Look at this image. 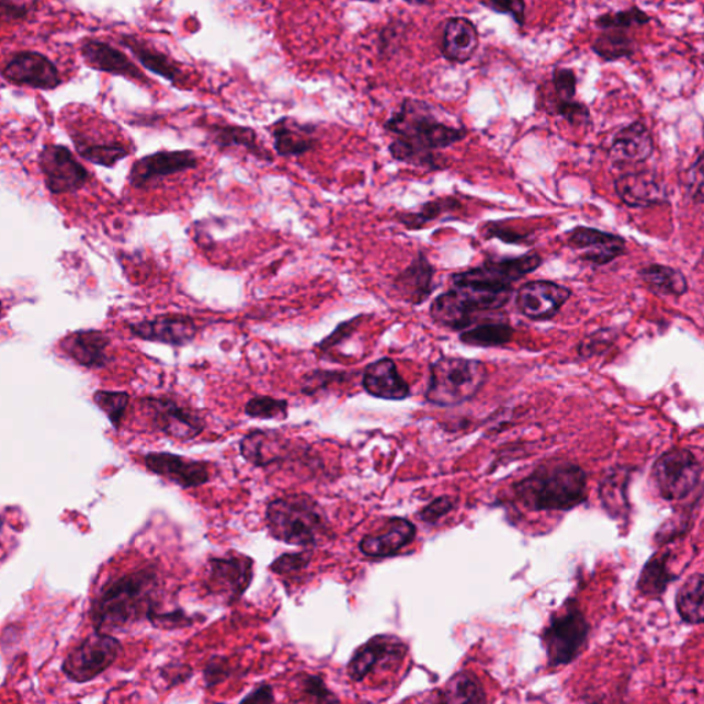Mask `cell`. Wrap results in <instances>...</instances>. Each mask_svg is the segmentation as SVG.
<instances>
[{
	"instance_id": "30bf717a",
	"label": "cell",
	"mask_w": 704,
	"mask_h": 704,
	"mask_svg": "<svg viewBox=\"0 0 704 704\" xmlns=\"http://www.w3.org/2000/svg\"><path fill=\"white\" fill-rule=\"evenodd\" d=\"M121 652L122 644L117 638L110 633L95 632L67 655L64 674L70 681L86 684L110 669Z\"/></svg>"
},
{
	"instance_id": "d4e9b609",
	"label": "cell",
	"mask_w": 704,
	"mask_h": 704,
	"mask_svg": "<svg viewBox=\"0 0 704 704\" xmlns=\"http://www.w3.org/2000/svg\"><path fill=\"white\" fill-rule=\"evenodd\" d=\"M479 48V31L473 20L451 18L443 25L441 52L451 64H467Z\"/></svg>"
},
{
	"instance_id": "7a4b0ae2",
	"label": "cell",
	"mask_w": 704,
	"mask_h": 704,
	"mask_svg": "<svg viewBox=\"0 0 704 704\" xmlns=\"http://www.w3.org/2000/svg\"><path fill=\"white\" fill-rule=\"evenodd\" d=\"M160 579L154 568L128 572L106 583L93 601L90 615L96 632L122 631L157 610Z\"/></svg>"
},
{
	"instance_id": "7c38bea8",
	"label": "cell",
	"mask_w": 704,
	"mask_h": 704,
	"mask_svg": "<svg viewBox=\"0 0 704 704\" xmlns=\"http://www.w3.org/2000/svg\"><path fill=\"white\" fill-rule=\"evenodd\" d=\"M198 164V157L193 150L156 151L134 162L128 183L137 191H148L168 177L196 170Z\"/></svg>"
},
{
	"instance_id": "d6986e66",
	"label": "cell",
	"mask_w": 704,
	"mask_h": 704,
	"mask_svg": "<svg viewBox=\"0 0 704 704\" xmlns=\"http://www.w3.org/2000/svg\"><path fill=\"white\" fill-rule=\"evenodd\" d=\"M406 651L408 648L397 637H373L351 658L347 666V673L352 681L361 682L373 671L389 669L399 663L405 658Z\"/></svg>"
},
{
	"instance_id": "484cf974",
	"label": "cell",
	"mask_w": 704,
	"mask_h": 704,
	"mask_svg": "<svg viewBox=\"0 0 704 704\" xmlns=\"http://www.w3.org/2000/svg\"><path fill=\"white\" fill-rule=\"evenodd\" d=\"M81 56L91 68L101 72L124 76V78L146 81V76L126 54L107 43L87 39L80 46Z\"/></svg>"
},
{
	"instance_id": "3957f363",
	"label": "cell",
	"mask_w": 704,
	"mask_h": 704,
	"mask_svg": "<svg viewBox=\"0 0 704 704\" xmlns=\"http://www.w3.org/2000/svg\"><path fill=\"white\" fill-rule=\"evenodd\" d=\"M520 506L529 511H570L588 497V476L570 462H548L514 486Z\"/></svg>"
},
{
	"instance_id": "f35d334b",
	"label": "cell",
	"mask_w": 704,
	"mask_h": 704,
	"mask_svg": "<svg viewBox=\"0 0 704 704\" xmlns=\"http://www.w3.org/2000/svg\"><path fill=\"white\" fill-rule=\"evenodd\" d=\"M669 552L654 556L646 567L643 568L641 577L638 579V589L649 599L660 598L666 588L675 577L669 570Z\"/></svg>"
},
{
	"instance_id": "83f0119b",
	"label": "cell",
	"mask_w": 704,
	"mask_h": 704,
	"mask_svg": "<svg viewBox=\"0 0 704 704\" xmlns=\"http://www.w3.org/2000/svg\"><path fill=\"white\" fill-rule=\"evenodd\" d=\"M274 150L281 157H299L318 148L316 128L295 118H281L272 128Z\"/></svg>"
},
{
	"instance_id": "11a10c76",
	"label": "cell",
	"mask_w": 704,
	"mask_h": 704,
	"mask_svg": "<svg viewBox=\"0 0 704 704\" xmlns=\"http://www.w3.org/2000/svg\"><path fill=\"white\" fill-rule=\"evenodd\" d=\"M310 552H300V554L284 555L279 557L272 565V570L275 574H292L305 570L310 565Z\"/></svg>"
},
{
	"instance_id": "bcb514c9",
	"label": "cell",
	"mask_w": 704,
	"mask_h": 704,
	"mask_svg": "<svg viewBox=\"0 0 704 704\" xmlns=\"http://www.w3.org/2000/svg\"><path fill=\"white\" fill-rule=\"evenodd\" d=\"M616 336H618V332H616L614 328L595 330V332L588 334L587 338L582 339L581 343L578 344V355L583 360H590L593 359V356L605 354V352L614 345Z\"/></svg>"
},
{
	"instance_id": "ba28073f",
	"label": "cell",
	"mask_w": 704,
	"mask_h": 704,
	"mask_svg": "<svg viewBox=\"0 0 704 704\" xmlns=\"http://www.w3.org/2000/svg\"><path fill=\"white\" fill-rule=\"evenodd\" d=\"M590 626L576 601L550 616L543 633V646L552 668L574 662L587 647Z\"/></svg>"
},
{
	"instance_id": "5bb4252c",
	"label": "cell",
	"mask_w": 704,
	"mask_h": 704,
	"mask_svg": "<svg viewBox=\"0 0 704 704\" xmlns=\"http://www.w3.org/2000/svg\"><path fill=\"white\" fill-rule=\"evenodd\" d=\"M0 75L10 84L41 90L57 89L64 81L53 59L32 50L13 53L4 61Z\"/></svg>"
},
{
	"instance_id": "c3c4849f",
	"label": "cell",
	"mask_w": 704,
	"mask_h": 704,
	"mask_svg": "<svg viewBox=\"0 0 704 704\" xmlns=\"http://www.w3.org/2000/svg\"><path fill=\"white\" fill-rule=\"evenodd\" d=\"M94 400L100 409L110 417L113 427H121L129 405V395L127 393L99 391L95 393Z\"/></svg>"
},
{
	"instance_id": "52a82bcc",
	"label": "cell",
	"mask_w": 704,
	"mask_h": 704,
	"mask_svg": "<svg viewBox=\"0 0 704 704\" xmlns=\"http://www.w3.org/2000/svg\"><path fill=\"white\" fill-rule=\"evenodd\" d=\"M543 264L538 253L514 258L487 259L478 268L454 273L452 286H464L486 294H512L514 283L527 277Z\"/></svg>"
},
{
	"instance_id": "4316f807",
	"label": "cell",
	"mask_w": 704,
	"mask_h": 704,
	"mask_svg": "<svg viewBox=\"0 0 704 704\" xmlns=\"http://www.w3.org/2000/svg\"><path fill=\"white\" fill-rule=\"evenodd\" d=\"M416 538V525L408 519H389L386 530L382 533L366 535L361 541L362 554L370 557H389L397 555L405 546L413 543Z\"/></svg>"
},
{
	"instance_id": "ab89813d",
	"label": "cell",
	"mask_w": 704,
	"mask_h": 704,
	"mask_svg": "<svg viewBox=\"0 0 704 704\" xmlns=\"http://www.w3.org/2000/svg\"><path fill=\"white\" fill-rule=\"evenodd\" d=\"M458 208V203L454 198H438L421 205L420 209L413 213H400L395 215V219L408 230H421L443 215L452 214Z\"/></svg>"
},
{
	"instance_id": "f907efd6",
	"label": "cell",
	"mask_w": 704,
	"mask_h": 704,
	"mask_svg": "<svg viewBox=\"0 0 704 704\" xmlns=\"http://www.w3.org/2000/svg\"><path fill=\"white\" fill-rule=\"evenodd\" d=\"M365 318V314H361V316L351 318L349 321L339 323L332 333L328 334L327 338L316 344V349L321 351L322 354H328V352L334 350L336 347L343 344L344 341L351 339V336L359 330Z\"/></svg>"
},
{
	"instance_id": "be15d7a7",
	"label": "cell",
	"mask_w": 704,
	"mask_h": 704,
	"mask_svg": "<svg viewBox=\"0 0 704 704\" xmlns=\"http://www.w3.org/2000/svg\"><path fill=\"white\" fill-rule=\"evenodd\" d=\"M365 2H373V0H365Z\"/></svg>"
},
{
	"instance_id": "5b68a950",
	"label": "cell",
	"mask_w": 704,
	"mask_h": 704,
	"mask_svg": "<svg viewBox=\"0 0 704 704\" xmlns=\"http://www.w3.org/2000/svg\"><path fill=\"white\" fill-rule=\"evenodd\" d=\"M487 377L489 371L481 361L442 356L430 365L425 399L442 408L468 402L485 386Z\"/></svg>"
},
{
	"instance_id": "680465c9",
	"label": "cell",
	"mask_w": 704,
	"mask_h": 704,
	"mask_svg": "<svg viewBox=\"0 0 704 704\" xmlns=\"http://www.w3.org/2000/svg\"><path fill=\"white\" fill-rule=\"evenodd\" d=\"M231 674V669L229 668V665H227L225 659L220 658H215L211 660V662L207 665V669L204 671L205 675V685L214 686L215 684H219V682L224 681Z\"/></svg>"
},
{
	"instance_id": "f5cc1de1",
	"label": "cell",
	"mask_w": 704,
	"mask_h": 704,
	"mask_svg": "<svg viewBox=\"0 0 704 704\" xmlns=\"http://www.w3.org/2000/svg\"><path fill=\"white\" fill-rule=\"evenodd\" d=\"M703 151L699 150L695 162L688 170L685 177V189L692 202L702 205L703 204Z\"/></svg>"
},
{
	"instance_id": "f546056e",
	"label": "cell",
	"mask_w": 704,
	"mask_h": 704,
	"mask_svg": "<svg viewBox=\"0 0 704 704\" xmlns=\"http://www.w3.org/2000/svg\"><path fill=\"white\" fill-rule=\"evenodd\" d=\"M289 453L288 441L274 431H253L241 441V454L257 467H269Z\"/></svg>"
},
{
	"instance_id": "e0dca14e",
	"label": "cell",
	"mask_w": 704,
	"mask_h": 704,
	"mask_svg": "<svg viewBox=\"0 0 704 704\" xmlns=\"http://www.w3.org/2000/svg\"><path fill=\"white\" fill-rule=\"evenodd\" d=\"M571 295L570 288L554 281H532L520 286L516 307L523 317L532 321H549L559 314Z\"/></svg>"
},
{
	"instance_id": "6125c7cd",
	"label": "cell",
	"mask_w": 704,
	"mask_h": 704,
	"mask_svg": "<svg viewBox=\"0 0 704 704\" xmlns=\"http://www.w3.org/2000/svg\"><path fill=\"white\" fill-rule=\"evenodd\" d=\"M0 529H2V519H0Z\"/></svg>"
},
{
	"instance_id": "4fadbf2b",
	"label": "cell",
	"mask_w": 704,
	"mask_h": 704,
	"mask_svg": "<svg viewBox=\"0 0 704 704\" xmlns=\"http://www.w3.org/2000/svg\"><path fill=\"white\" fill-rule=\"evenodd\" d=\"M253 561L243 556L220 557L209 560L205 570L204 588L207 593L235 603L251 584Z\"/></svg>"
},
{
	"instance_id": "ac0fdd59",
	"label": "cell",
	"mask_w": 704,
	"mask_h": 704,
	"mask_svg": "<svg viewBox=\"0 0 704 704\" xmlns=\"http://www.w3.org/2000/svg\"><path fill=\"white\" fill-rule=\"evenodd\" d=\"M567 242L572 249L581 251L579 259L592 266H605L626 253V240L612 232L577 226L567 232Z\"/></svg>"
},
{
	"instance_id": "2e32d148",
	"label": "cell",
	"mask_w": 704,
	"mask_h": 704,
	"mask_svg": "<svg viewBox=\"0 0 704 704\" xmlns=\"http://www.w3.org/2000/svg\"><path fill=\"white\" fill-rule=\"evenodd\" d=\"M127 328L134 338L175 349L192 344L202 330L196 319L186 314H161L151 319L128 323Z\"/></svg>"
},
{
	"instance_id": "6f0895ef",
	"label": "cell",
	"mask_w": 704,
	"mask_h": 704,
	"mask_svg": "<svg viewBox=\"0 0 704 704\" xmlns=\"http://www.w3.org/2000/svg\"><path fill=\"white\" fill-rule=\"evenodd\" d=\"M487 238H500L503 242L508 243H522L524 240H527V236L520 235V232H514L512 227L502 226L501 222H491L485 227Z\"/></svg>"
},
{
	"instance_id": "8fae6325",
	"label": "cell",
	"mask_w": 704,
	"mask_h": 704,
	"mask_svg": "<svg viewBox=\"0 0 704 704\" xmlns=\"http://www.w3.org/2000/svg\"><path fill=\"white\" fill-rule=\"evenodd\" d=\"M143 408L156 431L178 441H192L204 431L203 417L171 398H145Z\"/></svg>"
},
{
	"instance_id": "4dcf8cb0",
	"label": "cell",
	"mask_w": 704,
	"mask_h": 704,
	"mask_svg": "<svg viewBox=\"0 0 704 704\" xmlns=\"http://www.w3.org/2000/svg\"><path fill=\"white\" fill-rule=\"evenodd\" d=\"M110 347L111 339L105 334L80 332L69 338L64 349L78 364L90 370H102L111 364Z\"/></svg>"
},
{
	"instance_id": "9a60e30c",
	"label": "cell",
	"mask_w": 704,
	"mask_h": 704,
	"mask_svg": "<svg viewBox=\"0 0 704 704\" xmlns=\"http://www.w3.org/2000/svg\"><path fill=\"white\" fill-rule=\"evenodd\" d=\"M39 162L46 186L53 194H73L89 186V171L64 146H46Z\"/></svg>"
},
{
	"instance_id": "277c9868",
	"label": "cell",
	"mask_w": 704,
	"mask_h": 704,
	"mask_svg": "<svg viewBox=\"0 0 704 704\" xmlns=\"http://www.w3.org/2000/svg\"><path fill=\"white\" fill-rule=\"evenodd\" d=\"M266 522L275 540L294 546H317L328 538L327 516L311 497L286 496L269 503Z\"/></svg>"
},
{
	"instance_id": "94428289",
	"label": "cell",
	"mask_w": 704,
	"mask_h": 704,
	"mask_svg": "<svg viewBox=\"0 0 704 704\" xmlns=\"http://www.w3.org/2000/svg\"><path fill=\"white\" fill-rule=\"evenodd\" d=\"M404 2L413 4V7H425V4H430L433 0H404Z\"/></svg>"
},
{
	"instance_id": "60d3db41",
	"label": "cell",
	"mask_w": 704,
	"mask_h": 704,
	"mask_svg": "<svg viewBox=\"0 0 704 704\" xmlns=\"http://www.w3.org/2000/svg\"><path fill=\"white\" fill-rule=\"evenodd\" d=\"M485 690L478 677L469 671H462L447 682L442 702L446 703H484Z\"/></svg>"
},
{
	"instance_id": "d6a6232c",
	"label": "cell",
	"mask_w": 704,
	"mask_h": 704,
	"mask_svg": "<svg viewBox=\"0 0 704 704\" xmlns=\"http://www.w3.org/2000/svg\"><path fill=\"white\" fill-rule=\"evenodd\" d=\"M638 277L649 291L660 296L681 297L690 289L684 273L663 264L655 263L643 268Z\"/></svg>"
},
{
	"instance_id": "f1b7e54d",
	"label": "cell",
	"mask_w": 704,
	"mask_h": 704,
	"mask_svg": "<svg viewBox=\"0 0 704 704\" xmlns=\"http://www.w3.org/2000/svg\"><path fill=\"white\" fill-rule=\"evenodd\" d=\"M70 135L79 154L96 164L112 167L129 155L126 145L104 137L94 127H73Z\"/></svg>"
},
{
	"instance_id": "9f6ffc18",
	"label": "cell",
	"mask_w": 704,
	"mask_h": 704,
	"mask_svg": "<svg viewBox=\"0 0 704 704\" xmlns=\"http://www.w3.org/2000/svg\"><path fill=\"white\" fill-rule=\"evenodd\" d=\"M303 692L311 696L316 702H339L338 697L333 695L325 685L322 679L317 675H305L303 679Z\"/></svg>"
},
{
	"instance_id": "db71d44e",
	"label": "cell",
	"mask_w": 704,
	"mask_h": 704,
	"mask_svg": "<svg viewBox=\"0 0 704 704\" xmlns=\"http://www.w3.org/2000/svg\"><path fill=\"white\" fill-rule=\"evenodd\" d=\"M454 508H456V500L451 496H443L436 498V500L431 502L430 506L422 509L419 516L422 522L435 524L439 520L451 513Z\"/></svg>"
},
{
	"instance_id": "b9f144b4",
	"label": "cell",
	"mask_w": 704,
	"mask_h": 704,
	"mask_svg": "<svg viewBox=\"0 0 704 704\" xmlns=\"http://www.w3.org/2000/svg\"><path fill=\"white\" fill-rule=\"evenodd\" d=\"M652 19L638 7L621 10L616 13H605L594 20L595 29L606 30H629L632 26H643L651 23Z\"/></svg>"
},
{
	"instance_id": "603a6c76",
	"label": "cell",
	"mask_w": 704,
	"mask_h": 704,
	"mask_svg": "<svg viewBox=\"0 0 704 704\" xmlns=\"http://www.w3.org/2000/svg\"><path fill=\"white\" fill-rule=\"evenodd\" d=\"M655 143L646 123L636 121L615 134L610 146V159L615 166L641 164L651 159Z\"/></svg>"
},
{
	"instance_id": "1f68e13d",
	"label": "cell",
	"mask_w": 704,
	"mask_h": 704,
	"mask_svg": "<svg viewBox=\"0 0 704 704\" xmlns=\"http://www.w3.org/2000/svg\"><path fill=\"white\" fill-rule=\"evenodd\" d=\"M207 134L209 143L219 150L242 148L260 161H273V155L259 144L258 135L252 128L214 124L207 127Z\"/></svg>"
},
{
	"instance_id": "e575fe53",
	"label": "cell",
	"mask_w": 704,
	"mask_h": 704,
	"mask_svg": "<svg viewBox=\"0 0 704 704\" xmlns=\"http://www.w3.org/2000/svg\"><path fill=\"white\" fill-rule=\"evenodd\" d=\"M592 52L605 63L621 61L632 58L637 52L636 43L627 34V30H606L595 36Z\"/></svg>"
},
{
	"instance_id": "ee69618b",
	"label": "cell",
	"mask_w": 704,
	"mask_h": 704,
	"mask_svg": "<svg viewBox=\"0 0 704 704\" xmlns=\"http://www.w3.org/2000/svg\"><path fill=\"white\" fill-rule=\"evenodd\" d=\"M544 107L550 115L561 117L574 127H584L592 122L589 107L577 100L566 102L549 99L545 100Z\"/></svg>"
},
{
	"instance_id": "7dc6e473",
	"label": "cell",
	"mask_w": 704,
	"mask_h": 704,
	"mask_svg": "<svg viewBox=\"0 0 704 704\" xmlns=\"http://www.w3.org/2000/svg\"><path fill=\"white\" fill-rule=\"evenodd\" d=\"M39 0H0V23L23 24L34 19Z\"/></svg>"
},
{
	"instance_id": "7bdbcfd3",
	"label": "cell",
	"mask_w": 704,
	"mask_h": 704,
	"mask_svg": "<svg viewBox=\"0 0 704 704\" xmlns=\"http://www.w3.org/2000/svg\"><path fill=\"white\" fill-rule=\"evenodd\" d=\"M288 409V400L260 395L248 400L246 415L260 420H285Z\"/></svg>"
},
{
	"instance_id": "ffe728a7",
	"label": "cell",
	"mask_w": 704,
	"mask_h": 704,
	"mask_svg": "<svg viewBox=\"0 0 704 704\" xmlns=\"http://www.w3.org/2000/svg\"><path fill=\"white\" fill-rule=\"evenodd\" d=\"M146 468L171 484L192 489L211 480L208 464L170 453H150L145 456Z\"/></svg>"
},
{
	"instance_id": "cb8c5ba5",
	"label": "cell",
	"mask_w": 704,
	"mask_h": 704,
	"mask_svg": "<svg viewBox=\"0 0 704 704\" xmlns=\"http://www.w3.org/2000/svg\"><path fill=\"white\" fill-rule=\"evenodd\" d=\"M362 388L372 397L384 400H405L411 395L410 386L388 356L372 362L362 373Z\"/></svg>"
},
{
	"instance_id": "8d00e7d4",
	"label": "cell",
	"mask_w": 704,
	"mask_h": 704,
	"mask_svg": "<svg viewBox=\"0 0 704 704\" xmlns=\"http://www.w3.org/2000/svg\"><path fill=\"white\" fill-rule=\"evenodd\" d=\"M627 469L614 468L601 481L600 497L604 508L612 516H625L629 502H627V485H629Z\"/></svg>"
},
{
	"instance_id": "7402d4cb",
	"label": "cell",
	"mask_w": 704,
	"mask_h": 704,
	"mask_svg": "<svg viewBox=\"0 0 704 704\" xmlns=\"http://www.w3.org/2000/svg\"><path fill=\"white\" fill-rule=\"evenodd\" d=\"M436 270L424 252L417 253L408 268L393 280L391 289L398 299L411 306H421L430 299L436 285L433 283Z\"/></svg>"
},
{
	"instance_id": "44dd1931",
	"label": "cell",
	"mask_w": 704,
	"mask_h": 704,
	"mask_svg": "<svg viewBox=\"0 0 704 704\" xmlns=\"http://www.w3.org/2000/svg\"><path fill=\"white\" fill-rule=\"evenodd\" d=\"M615 192L621 202L631 208L651 207L668 200L662 178L648 170L622 173L616 178Z\"/></svg>"
},
{
	"instance_id": "6da1fadb",
	"label": "cell",
	"mask_w": 704,
	"mask_h": 704,
	"mask_svg": "<svg viewBox=\"0 0 704 704\" xmlns=\"http://www.w3.org/2000/svg\"><path fill=\"white\" fill-rule=\"evenodd\" d=\"M384 129L394 137L388 146L394 160L427 171L443 170L446 159L438 151L468 137L467 128L442 122L430 104L413 99L400 104L384 123Z\"/></svg>"
},
{
	"instance_id": "681fc988",
	"label": "cell",
	"mask_w": 704,
	"mask_h": 704,
	"mask_svg": "<svg viewBox=\"0 0 704 704\" xmlns=\"http://www.w3.org/2000/svg\"><path fill=\"white\" fill-rule=\"evenodd\" d=\"M552 87H554V94L550 100L566 102L576 100L578 87L576 70L556 67L552 72Z\"/></svg>"
},
{
	"instance_id": "816d5d0a",
	"label": "cell",
	"mask_w": 704,
	"mask_h": 704,
	"mask_svg": "<svg viewBox=\"0 0 704 704\" xmlns=\"http://www.w3.org/2000/svg\"><path fill=\"white\" fill-rule=\"evenodd\" d=\"M480 7L489 9L496 14L508 15L514 23L523 29L527 21V4L524 0H478Z\"/></svg>"
},
{
	"instance_id": "f6af8a7d",
	"label": "cell",
	"mask_w": 704,
	"mask_h": 704,
	"mask_svg": "<svg viewBox=\"0 0 704 704\" xmlns=\"http://www.w3.org/2000/svg\"><path fill=\"white\" fill-rule=\"evenodd\" d=\"M352 375H354V373L343 371H313L303 377L302 393L308 395V397H313V395L327 391V389L333 386L350 382Z\"/></svg>"
},
{
	"instance_id": "74e56055",
	"label": "cell",
	"mask_w": 704,
	"mask_h": 704,
	"mask_svg": "<svg viewBox=\"0 0 704 704\" xmlns=\"http://www.w3.org/2000/svg\"><path fill=\"white\" fill-rule=\"evenodd\" d=\"M703 574H693L682 584L679 594H677V611H679L681 620H684L686 624H703Z\"/></svg>"
},
{
	"instance_id": "d590c367",
	"label": "cell",
	"mask_w": 704,
	"mask_h": 704,
	"mask_svg": "<svg viewBox=\"0 0 704 704\" xmlns=\"http://www.w3.org/2000/svg\"><path fill=\"white\" fill-rule=\"evenodd\" d=\"M514 329L508 322H485L476 327L462 330L459 341L462 343L478 347V349H492L511 343Z\"/></svg>"
},
{
	"instance_id": "9c48e42d",
	"label": "cell",
	"mask_w": 704,
	"mask_h": 704,
	"mask_svg": "<svg viewBox=\"0 0 704 704\" xmlns=\"http://www.w3.org/2000/svg\"><path fill=\"white\" fill-rule=\"evenodd\" d=\"M702 463L686 448L665 453L655 463L652 481L659 496L666 501L684 500L701 484Z\"/></svg>"
},
{
	"instance_id": "91938a15",
	"label": "cell",
	"mask_w": 704,
	"mask_h": 704,
	"mask_svg": "<svg viewBox=\"0 0 704 704\" xmlns=\"http://www.w3.org/2000/svg\"><path fill=\"white\" fill-rule=\"evenodd\" d=\"M274 701L273 688L270 685L259 686L251 695L242 699V703H273Z\"/></svg>"
},
{
	"instance_id": "836d02e7",
	"label": "cell",
	"mask_w": 704,
	"mask_h": 704,
	"mask_svg": "<svg viewBox=\"0 0 704 704\" xmlns=\"http://www.w3.org/2000/svg\"><path fill=\"white\" fill-rule=\"evenodd\" d=\"M121 42L122 45L127 47L128 50L134 54L135 58H137L145 68L151 70V72L160 75L162 78L173 81V83H175L177 79H180L182 75L181 69L178 68L173 59L166 56V54L156 50L155 47L149 46L148 43L138 39V37L123 36Z\"/></svg>"
},
{
	"instance_id": "8992f818",
	"label": "cell",
	"mask_w": 704,
	"mask_h": 704,
	"mask_svg": "<svg viewBox=\"0 0 704 704\" xmlns=\"http://www.w3.org/2000/svg\"><path fill=\"white\" fill-rule=\"evenodd\" d=\"M511 296L512 294H486L464 286H453L451 291L433 299L430 316L439 327L462 332L473 327L480 314L501 310Z\"/></svg>"
}]
</instances>
